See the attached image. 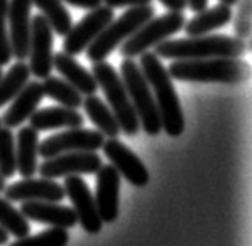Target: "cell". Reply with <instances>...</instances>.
<instances>
[{
	"mask_svg": "<svg viewBox=\"0 0 252 246\" xmlns=\"http://www.w3.org/2000/svg\"><path fill=\"white\" fill-rule=\"evenodd\" d=\"M251 49L245 39L227 35H204L185 39H164L155 46L154 54L164 60L240 58Z\"/></svg>",
	"mask_w": 252,
	"mask_h": 246,
	"instance_id": "obj_1",
	"label": "cell"
},
{
	"mask_svg": "<svg viewBox=\"0 0 252 246\" xmlns=\"http://www.w3.org/2000/svg\"><path fill=\"white\" fill-rule=\"evenodd\" d=\"M140 68L151 90L154 91L161 129L169 137H180L185 130V116L168 69L163 66L160 58L149 50L141 54Z\"/></svg>",
	"mask_w": 252,
	"mask_h": 246,
	"instance_id": "obj_2",
	"label": "cell"
},
{
	"mask_svg": "<svg viewBox=\"0 0 252 246\" xmlns=\"http://www.w3.org/2000/svg\"><path fill=\"white\" fill-rule=\"evenodd\" d=\"M168 72L171 78L182 82L238 85L249 78L251 68L238 58L174 60Z\"/></svg>",
	"mask_w": 252,
	"mask_h": 246,
	"instance_id": "obj_3",
	"label": "cell"
},
{
	"mask_svg": "<svg viewBox=\"0 0 252 246\" xmlns=\"http://www.w3.org/2000/svg\"><path fill=\"white\" fill-rule=\"evenodd\" d=\"M91 72L99 88H102L103 94H105V98L110 104V110L115 115L121 130L127 137H135L140 132V121H138L135 108L132 102H130V98L121 75L105 60L94 61Z\"/></svg>",
	"mask_w": 252,
	"mask_h": 246,
	"instance_id": "obj_4",
	"label": "cell"
},
{
	"mask_svg": "<svg viewBox=\"0 0 252 246\" xmlns=\"http://www.w3.org/2000/svg\"><path fill=\"white\" fill-rule=\"evenodd\" d=\"M121 72H123L121 78H123L130 102L135 108L140 126L147 135L157 137L161 130V121L152 90L146 80L141 68L135 63V60L126 58L121 65Z\"/></svg>",
	"mask_w": 252,
	"mask_h": 246,
	"instance_id": "obj_5",
	"label": "cell"
},
{
	"mask_svg": "<svg viewBox=\"0 0 252 246\" xmlns=\"http://www.w3.org/2000/svg\"><path fill=\"white\" fill-rule=\"evenodd\" d=\"M155 14V10L151 5L144 6H132L127 10L118 21L110 22L105 29L100 32V35L95 38L88 49H86V55L88 60L94 61H102L105 60L113 50L119 47L127 38L146 24L149 19H152Z\"/></svg>",
	"mask_w": 252,
	"mask_h": 246,
	"instance_id": "obj_6",
	"label": "cell"
},
{
	"mask_svg": "<svg viewBox=\"0 0 252 246\" xmlns=\"http://www.w3.org/2000/svg\"><path fill=\"white\" fill-rule=\"evenodd\" d=\"M185 16L177 11H171L157 19H149L143 24L132 36L123 42L121 54L126 58H135L144 54L149 49L155 47L161 41L171 38L172 35L180 32L185 25Z\"/></svg>",
	"mask_w": 252,
	"mask_h": 246,
	"instance_id": "obj_7",
	"label": "cell"
},
{
	"mask_svg": "<svg viewBox=\"0 0 252 246\" xmlns=\"http://www.w3.org/2000/svg\"><path fill=\"white\" fill-rule=\"evenodd\" d=\"M105 141L99 130L72 127L62 134L46 138L38 146V155L50 159L64 152H97Z\"/></svg>",
	"mask_w": 252,
	"mask_h": 246,
	"instance_id": "obj_8",
	"label": "cell"
},
{
	"mask_svg": "<svg viewBox=\"0 0 252 246\" xmlns=\"http://www.w3.org/2000/svg\"><path fill=\"white\" fill-rule=\"evenodd\" d=\"M113 19H115V10L110 6L100 5L91 10L80 22L72 25V29L66 35L63 42L64 54L74 57L85 52Z\"/></svg>",
	"mask_w": 252,
	"mask_h": 246,
	"instance_id": "obj_9",
	"label": "cell"
},
{
	"mask_svg": "<svg viewBox=\"0 0 252 246\" xmlns=\"http://www.w3.org/2000/svg\"><path fill=\"white\" fill-rule=\"evenodd\" d=\"M54 30L42 14H36L32 19L30 32V72L44 80L54 69Z\"/></svg>",
	"mask_w": 252,
	"mask_h": 246,
	"instance_id": "obj_10",
	"label": "cell"
},
{
	"mask_svg": "<svg viewBox=\"0 0 252 246\" xmlns=\"http://www.w3.org/2000/svg\"><path fill=\"white\" fill-rule=\"evenodd\" d=\"M102 165V159L95 152H64L46 159L38 166V173L41 177L58 179L74 174H95Z\"/></svg>",
	"mask_w": 252,
	"mask_h": 246,
	"instance_id": "obj_11",
	"label": "cell"
},
{
	"mask_svg": "<svg viewBox=\"0 0 252 246\" xmlns=\"http://www.w3.org/2000/svg\"><path fill=\"white\" fill-rule=\"evenodd\" d=\"M64 193L71 199L72 209L77 215V223L88 234H99L102 231V219L99 216L97 207H95L94 196L86 185V182L80 176H66L64 180Z\"/></svg>",
	"mask_w": 252,
	"mask_h": 246,
	"instance_id": "obj_12",
	"label": "cell"
},
{
	"mask_svg": "<svg viewBox=\"0 0 252 246\" xmlns=\"http://www.w3.org/2000/svg\"><path fill=\"white\" fill-rule=\"evenodd\" d=\"M102 149L116 171L132 185L146 187L149 183V171L146 165L123 141H119L118 138H108L103 141Z\"/></svg>",
	"mask_w": 252,
	"mask_h": 246,
	"instance_id": "obj_13",
	"label": "cell"
},
{
	"mask_svg": "<svg viewBox=\"0 0 252 246\" xmlns=\"http://www.w3.org/2000/svg\"><path fill=\"white\" fill-rule=\"evenodd\" d=\"M32 0H8L6 22L10 24V44L13 57L19 61L29 58L32 32Z\"/></svg>",
	"mask_w": 252,
	"mask_h": 246,
	"instance_id": "obj_14",
	"label": "cell"
},
{
	"mask_svg": "<svg viewBox=\"0 0 252 246\" xmlns=\"http://www.w3.org/2000/svg\"><path fill=\"white\" fill-rule=\"evenodd\" d=\"M5 199L10 203H25V201H46V203H62L66 198L64 188L54 179H33L24 177V180L14 182L3 190Z\"/></svg>",
	"mask_w": 252,
	"mask_h": 246,
	"instance_id": "obj_15",
	"label": "cell"
},
{
	"mask_svg": "<svg viewBox=\"0 0 252 246\" xmlns=\"http://www.w3.org/2000/svg\"><path fill=\"white\" fill-rule=\"evenodd\" d=\"M95 183V207H97L102 223L116 221L119 213V188L121 174L113 165H102Z\"/></svg>",
	"mask_w": 252,
	"mask_h": 246,
	"instance_id": "obj_16",
	"label": "cell"
},
{
	"mask_svg": "<svg viewBox=\"0 0 252 246\" xmlns=\"http://www.w3.org/2000/svg\"><path fill=\"white\" fill-rule=\"evenodd\" d=\"M21 213L33 221L44 223L52 227L71 229L77 224V215L72 207L60 206V203H46V201H25L22 203Z\"/></svg>",
	"mask_w": 252,
	"mask_h": 246,
	"instance_id": "obj_17",
	"label": "cell"
},
{
	"mask_svg": "<svg viewBox=\"0 0 252 246\" xmlns=\"http://www.w3.org/2000/svg\"><path fill=\"white\" fill-rule=\"evenodd\" d=\"M42 98H44L42 85L39 82H27L19 94L13 99L10 108L5 111L2 124L10 129L19 127L22 122H25L33 115V111L38 108Z\"/></svg>",
	"mask_w": 252,
	"mask_h": 246,
	"instance_id": "obj_18",
	"label": "cell"
},
{
	"mask_svg": "<svg viewBox=\"0 0 252 246\" xmlns=\"http://www.w3.org/2000/svg\"><path fill=\"white\" fill-rule=\"evenodd\" d=\"M54 68L82 96H91L97 93L99 85L95 82L93 72L85 69L79 61H75L72 55L58 52L57 55H54Z\"/></svg>",
	"mask_w": 252,
	"mask_h": 246,
	"instance_id": "obj_19",
	"label": "cell"
},
{
	"mask_svg": "<svg viewBox=\"0 0 252 246\" xmlns=\"http://www.w3.org/2000/svg\"><path fill=\"white\" fill-rule=\"evenodd\" d=\"M38 130L22 127L16 135V170L22 177H33L38 171Z\"/></svg>",
	"mask_w": 252,
	"mask_h": 246,
	"instance_id": "obj_20",
	"label": "cell"
},
{
	"mask_svg": "<svg viewBox=\"0 0 252 246\" xmlns=\"http://www.w3.org/2000/svg\"><path fill=\"white\" fill-rule=\"evenodd\" d=\"M30 126L34 130H52L60 127H82L83 116L75 108L60 107H46L41 110H34L33 115L29 118Z\"/></svg>",
	"mask_w": 252,
	"mask_h": 246,
	"instance_id": "obj_21",
	"label": "cell"
},
{
	"mask_svg": "<svg viewBox=\"0 0 252 246\" xmlns=\"http://www.w3.org/2000/svg\"><path fill=\"white\" fill-rule=\"evenodd\" d=\"M233 17L232 6H227L224 3L215 5L210 10H202L199 11L197 16H194L193 19L188 21L184 29L188 36H204V35L210 33L216 29L225 27Z\"/></svg>",
	"mask_w": 252,
	"mask_h": 246,
	"instance_id": "obj_22",
	"label": "cell"
},
{
	"mask_svg": "<svg viewBox=\"0 0 252 246\" xmlns=\"http://www.w3.org/2000/svg\"><path fill=\"white\" fill-rule=\"evenodd\" d=\"M82 107L85 108V113L88 115L91 122L99 129V132L103 137L108 138H116L121 134V127L118 121L113 115V111L107 107L105 102L95 94L86 96L83 99Z\"/></svg>",
	"mask_w": 252,
	"mask_h": 246,
	"instance_id": "obj_23",
	"label": "cell"
},
{
	"mask_svg": "<svg viewBox=\"0 0 252 246\" xmlns=\"http://www.w3.org/2000/svg\"><path fill=\"white\" fill-rule=\"evenodd\" d=\"M32 3L41 10V14L46 17L55 35L66 36L72 29V17L62 3V0H32Z\"/></svg>",
	"mask_w": 252,
	"mask_h": 246,
	"instance_id": "obj_24",
	"label": "cell"
},
{
	"mask_svg": "<svg viewBox=\"0 0 252 246\" xmlns=\"http://www.w3.org/2000/svg\"><path fill=\"white\" fill-rule=\"evenodd\" d=\"M41 85H42V93H44V96L57 101L60 105H63V107L75 108V110L82 107L83 96L77 91L71 83L63 80V78L49 75L44 78V82Z\"/></svg>",
	"mask_w": 252,
	"mask_h": 246,
	"instance_id": "obj_25",
	"label": "cell"
},
{
	"mask_svg": "<svg viewBox=\"0 0 252 246\" xmlns=\"http://www.w3.org/2000/svg\"><path fill=\"white\" fill-rule=\"evenodd\" d=\"M30 68L24 61H17L11 66V69L5 75L0 77V107L13 101L25 83L29 82L30 77Z\"/></svg>",
	"mask_w": 252,
	"mask_h": 246,
	"instance_id": "obj_26",
	"label": "cell"
},
{
	"mask_svg": "<svg viewBox=\"0 0 252 246\" xmlns=\"http://www.w3.org/2000/svg\"><path fill=\"white\" fill-rule=\"evenodd\" d=\"M0 226L8 234L14 235L16 239H22L30 232L27 218L21 213V210L14 209L10 204V201L5 198H0Z\"/></svg>",
	"mask_w": 252,
	"mask_h": 246,
	"instance_id": "obj_27",
	"label": "cell"
},
{
	"mask_svg": "<svg viewBox=\"0 0 252 246\" xmlns=\"http://www.w3.org/2000/svg\"><path fill=\"white\" fill-rule=\"evenodd\" d=\"M16 140L10 127H0V174L10 179L16 174Z\"/></svg>",
	"mask_w": 252,
	"mask_h": 246,
	"instance_id": "obj_28",
	"label": "cell"
},
{
	"mask_svg": "<svg viewBox=\"0 0 252 246\" xmlns=\"http://www.w3.org/2000/svg\"><path fill=\"white\" fill-rule=\"evenodd\" d=\"M69 243V232L63 227H50L36 235H25L17 239L10 246H66Z\"/></svg>",
	"mask_w": 252,
	"mask_h": 246,
	"instance_id": "obj_29",
	"label": "cell"
},
{
	"mask_svg": "<svg viewBox=\"0 0 252 246\" xmlns=\"http://www.w3.org/2000/svg\"><path fill=\"white\" fill-rule=\"evenodd\" d=\"M238 10L235 14L233 29L240 39H249L252 32V0H238Z\"/></svg>",
	"mask_w": 252,
	"mask_h": 246,
	"instance_id": "obj_30",
	"label": "cell"
},
{
	"mask_svg": "<svg viewBox=\"0 0 252 246\" xmlns=\"http://www.w3.org/2000/svg\"><path fill=\"white\" fill-rule=\"evenodd\" d=\"M6 13H8V0H0V66L10 63L13 57L10 35L6 29Z\"/></svg>",
	"mask_w": 252,
	"mask_h": 246,
	"instance_id": "obj_31",
	"label": "cell"
},
{
	"mask_svg": "<svg viewBox=\"0 0 252 246\" xmlns=\"http://www.w3.org/2000/svg\"><path fill=\"white\" fill-rule=\"evenodd\" d=\"M152 0H103L105 6L110 8H123V6H144V5H151Z\"/></svg>",
	"mask_w": 252,
	"mask_h": 246,
	"instance_id": "obj_32",
	"label": "cell"
},
{
	"mask_svg": "<svg viewBox=\"0 0 252 246\" xmlns=\"http://www.w3.org/2000/svg\"><path fill=\"white\" fill-rule=\"evenodd\" d=\"M62 2H66L72 6H77V8H82V10H94V8H97L103 3V0H62Z\"/></svg>",
	"mask_w": 252,
	"mask_h": 246,
	"instance_id": "obj_33",
	"label": "cell"
},
{
	"mask_svg": "<svg viewBox=\"0 0 252 246\" xmlns=\"http://www.w3.org/2000/svg\"><path fill=\"white\" fill-rule=\"evenodd\" d=\"M161 5H164L169 11L182 13L187 8V0H160Z\"/></svg>",
	"mask_w": 252,
	"mask_h": 246,
	"instance_id": "obj_34",
	"label": "cell"
},
{
	"mask_svg": "<svg viewBox=\"0 0 252 246\" xmlns=\"http://www.w3.org/2000/svg\"><path fill=\"white\" fill-rule=\"evenodd\" d=\"M207 5H208V0H187V6L194 13L205 10Z\"/></svg>",
	"mask_w": 252,
	"mask_h": 246,
	"instance_id": "obj_35",
	"label": "cell"
},
{
	"mask_svg": "<svg viewBox=\"0 0 252 246\" xmlns=\"http://www.w3.org/2000/svg\"><path fill=\"white\" fill-rule=\"evenodd\" d=\"M10 240V234H8L2 226H0V245H5Z\"/></svg>",
	"mask_w": 252,
	"mask_h": 246,
	"instance_id": "obj_36",
	"label": "cell"
},
{
	"mask_svg": "<svg viewBox=\"0 0 252 246\" xmlns=\"http://www.w3.org/2000/svg\"><path fill=\"white\" fill-rule=\"evenodd\" d=\"M221 3L224 5H227V6H235L238 3V0H220Z\"/></svg>",
	"mask_w": 252,
	"mask_h": 246,
	"instance_id": "obj_37",
	"label": "cell"
},
{
	"mask_svg": "<svg viewBox=\"0 0 252 246\" xmlns=\"http://www.w3.org/2000/svg\"><path fill=\"white\" fill-rule=\"evenodd\" d=\"M5 188H6V185H5V177H3L2 174H0V193H2Z\"/></svg>",
	"mask_w": 252,
	"mask_h": 246,
	"instance_id": "obj_38",
	"label": "cell"
},
{
	"mask_svg": "<svg viewBox=\"0 0 252 246\" xmlns=\"http://www.w3.org/2000/svg\"><path fill=\"white\" fill-rule=\"evenodd\" d=\"M3 75V71H2V69H0V77H2Z\"/></svg>",
	"mask_w": 252,
	"mask_h": 246,
	"instance_id": "obj_39",
	"label": "cell"
},
{
	"mask_svg": "<svg viewBox=\"0 0 252 246\" xmlns=\"http://www.w3.org/2000/svg\"><path fill=\"white\" fill-rule=\"evenodd\" d=\"M0 127H2V118H0Z\"/></svg>",
	"mask_w": 252,
	"mask_h": 246,
	"instance_id": "obj_40",
	"label": "cell"
}]
</instances>
